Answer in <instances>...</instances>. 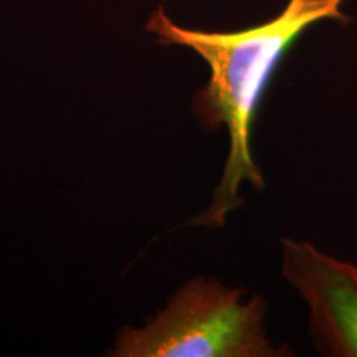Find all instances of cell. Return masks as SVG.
<instances>
[{
	"instance_id": "obj_1",
	"label": "cell",
	"mask_w": 357,
	"mask_h": 357,
	"mask_svg": "<svg viewBox=\"0 0 357 357\" xmlns=\"http://www.w3.org/2000/svg\"><path fill=\"white\" fill-rule=\"evenodd\" d=\"M346 0H288L275 19L240 32H200L178 26L162 7L155 8L146 30L162 45H178L194 50L211 68V78L192 98V109L207 131L225 128L230 149L220 184L211 207L189 225L220 229L231 211L245 205L240 185L248 182L257 192L265 189V178L252 153L253 119L268 84L298 37L307 26L323 20L347 24L342 12Z\"/></svg>"
},
{
	"instance_id": "obj_2",
	"label": "cell",
	"mask_w": 357,
	"mask_h": 357,
	"mask_svg": "<svg viewBox=\"0 0 357 357\" xmlns=\"http://www.w3.org/2000/svg\"><path fill=\"white\" fill-rule=\"evenodd\" d=\"M245 288H230L211 276L190 280L142 328L124 326L114 357H281L265 328L266 300L243 303Z\"/></svg>"
},
{
	"instance_id": "obj_3",
	"label": "cell",
	"mask_w": 357,
	"mask_h": 357,
	"mask_svg": "<svg viewBox=\"0 0 357 357\" xmlns=\"http://www.w3.org/2000/svg\"><path fill=\"white\" fill-rule=\"evenodd\" d=\"M281 243L283 276L310 306L316 349L328 357H357V265L305 240Z\"/></svg>"
}]
</instances>
